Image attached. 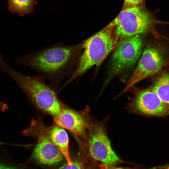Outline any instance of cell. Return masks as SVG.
<instances>
[{
	"mask_svg": "<svg viewBox=\"0 0 169 169\" xmlns=\"http://www.w3.org/2000/svg\"><path fill=\"white\" fill-rule=\"evenodd\" d=\"M82 46L57 43L20 57L15 61L35 70L38 75L48 80L49 85L55 90L64 78L71 76L75 71Z\"/></svg>",
	"mask_w": 169,
	"mask_h": 169,
	"instance_id": "6da1fadb",
	"label": "cell"
},
{
	"mask_svg": "<svg viewBox=\"0 0 169 169\" xmlns=\"http://www.w3.org/2000/svg\"><path fill=\"white\" fill-rule=\"evenodd\" d=\"M0 68L10 76L40 110L56 117L60 114L61 102L55 90L47 85L40 76H30L19 73L8 66L0 55Z\"/></svg>",
	"mask_w": 169,
	"mask_h": 169,
	"instance_id": "7a4b0ae2",
	"label": "cell"
},
{
	"mask_svg": "<svg viewBox=\"0 0 169 169\" xmlns=\"http://www.w3.org/2000/svg\"><path fill=\"white\" fill-rule=\"evenodd\" d=\"M121 42L116 38L109 24L84 41V51L78 66L63 87L73 81L94 66L100 65L108 55Z\"/></svg>",
	"mask_w": 169,
	"mask_h": 169,
	"instance_id": "3957f363",
	"label": "cell"
},
{
	"mask_svg": "<svg viewBox=\"0 0 169 169\" xmlns=\"http://www.w3.org/2000/svg\"><path fill=\"white\" fill-rule=\"evenodd\" d=\"M160 22L144 5L122 9L110 24L121 42L133 36L151 33L157 36L156 26Z\"/></svg>",
	"mask_w": 169,
	"mask_h": 169,
	"instance_id": "277c9868",
	"label": "cell"
},
{
	"mask_svg": "<svg viewBox=\"0 0 169 169\" xmlns=\"http://www.w3.org/2000/svg\"><path fill=\"white\" fill-rule=\"evenodd\" d=\"M106 120L101 121L91 120L84 141L78 139L80 150L92 160L99 161L104 167L115 166L121 162L120 158L113 150L108 137Z\"/></svg>",
	"mask_w": 169,
	"mask_h": 169,
	"instance_id": "5b68a950",
	"label": "cell"
},
{
	"mask_svg": "<svg viewBox=\"0 0 169 169\" xmlns=\"http://www.w3.org/2000/svg\"><path fill=\"white\" fill-rule=\"evenodd\" d=\"M137 35L121 42L113 54L106 84L113 78L133 66L140 58L143 46V38Z\"/></svg>",
	"mask_w": 169,
	"mask_h": 169,
	"instance_id": "8992f818",
	"label": "cell"
},
{
	"mask_svg": "<svg viewBox=\"0 0 169 169\" xmlns=\"http://www.w3.org/2000/svg\"><path fill=\"white\" fill-rule=\"evenodd\" d=\"M141 55L136 68L121 94L143 79L159 73L168 63L163 50L157 46H148Z\"/></svg>",
	"mask_w": 169,
	"mask_h": 169,
	"instance_id": "52a82bcc",
	"label": "cell"
},
{
	"mask_svg": "<svg viewBox=\"0 0 169 169\" xmlns=\"http://www.w3.org/2000/svg\"><path fill=\"white\" fill-rule=\"evenodd\" d=\"M127 105L129 111L148 117L169 115V104L162 100L150 88L136 89Z\"/></svg>",
	"mask_w": 169,
	"mask_h": 169,
	"instance_id": "ba28073f",
	"label": "cell"
},
{
	"mask_svg": "<svg viewBox=\"0 0 169 169\" xmlns=\"http://www.w3.org/2000/svg\"><path fill=\"white\" fill-rule=\"evenodd\" d=\"M22 133L24 136L35 138L42 136L48 139L60 150L67 163L72 164L69 152V138L65 129L55 123L51 126H46L41 119H33L29 126Z\"/></svg>",
	"mask_w": 169,
	"mask_h": 169,
	"instance_id": "9c48e42d",
	"label": "cell"
},
{
	"mask_svg": "<svg viewBox=\"0 0 169 169\" xmlns=\"http://www.w3.org/2000/svg\"><path fill=\"white\" fill-rule=\"evenodd\" d=\"M89 112L87 106L84 110H75L61 102L60 114L53 118V120L56 124L84 141L91 120Z\"/></svg>",
	"mask_w": 169,
	"mask_h": 169,
	"instance_id": "30bf717a",
	"label": "cell"
},
{
	"mask_svg": "<svg viewBox=\"0 0 169 169\" xmlns=\"http://www.w3.org/2000/svg\"><path fill=\"white\" fill-rule=\"evenodd\" d=\"M33 152L34 158L39 163L47 165L56 164L64 157L58 147L48 139L38 137Z\"/></svg>",
	"mask_w": 169,
	"mask_h": 169,
	"instance_id": "8fae6325",
	"label": "cell"
},
{
	"mask_svg": "<svg viewBox=\"0 0 169 169\" xmlns=\"http://www.w3.org/2000/svg\"><path fill=\"white\" fill-rule=\"evenodd\" d=\"M164 102L169 104V73H161L149 88Z\"/></svg>",
	"mask_w": 169,
	"mask_h": 169,
	"instance_id": "7c38bea8",
	"label": "cell"
},
{
	"mask_svg": "<svg viewBox=\"0 0 169 169\" xmlns=\"http://www.w3.org/2000/svg\"><path fill=\"white\" fill-rule=\"evenodd\" d=\"M38 2L35 0H8V8L10 12L21 16L31 13Z\"/></svg>",
	"mask_w": 169,
	"mask_h": 169,
	"instance_id": "4fadbf2b",
	"label": "cell"
},
{
	"mask_svg": "<svg viewBox=\"0 0 169 169\" xmlns=\"http://www.w3.org/2000/svg\"><path fill=\"white\" fill-rule=\"evenodd\" d=\"M58 169H85L84 162L80 160L73 161L72 164L67 163Z\"/></svg>",
	"mask_w": 169,
	"mask_h": 169,
	"instance_id": "5bb4252c",
	"label": "cell"
},
{
	"mask_svg": "<svg viewBox=\"0 0 169 169\" xmlns=\"http://www.w3.org/2000/svg\"><path fill=\"white\" fill-rule=\"evenodd\" d=\"M144 0H124L122 9L144 5Z\"/></svg>",
	"mask_w": 169,
	"mask_h": 169,
	"instance_id": "9a60e30c",
	"label": "cell"
},
{
	"mask_svg": "<svg viewBox=\"0 0 169 169\" xmlns=\"http://www.w3.org/2000/svg\"><path fill=\"white\" fill-rule=\"evenodd\" d=\"M101 169H149V168H143L140 166L134 167H117L115 166L109 167H104L102 166Z\"/></svg>",
	"mask_w": 169,
	"mask_h": 169,
	"instance_id": "2e32d148",
	"label": "cell"
},
{
	"mask_svg": "<svg viewBox=\"0 0 169 169\" xmlns=\"http://www.w3.org/2000/svg\"><path fill=\"white\" fill-rule=\"evenodd\" d=\"M149 169H169V163L150 167Z\"/></svg>",
	"mask_w": 169,
	"mask_h": 169,
	"instance_id": "e0dca14e",
	"label": "cell"
},
{
	"mask_svg": "<svg viewBox=\"0 0 169 169\" xmlns=\"http://www.w3.org/2000/svg\"><path fill=\"white\" fill-rule=\"evenodd\" d=\"M8 109V106L6 103L0 100V110L4 111Z\"/></svg>",
	"mask_w": 169,
	"mask_h": 169,
	"instance_id": "ac0fdd59",
	"label": "cell"
},
{
	"mask_svg": "<svg viewBox=\"0 0 169 169\" xmlns=\"http://www.w3.org/2000/svg\"><path fill=\"white\" fill-rule=\"evenodd\" d=\"M0 169H19L16 167L0 164Z\"/></svg>",
	"mask_w": 169,
	"mask_h": 169,
	"instance_id": "d6986e66",
	"label": "cell"
},
{
	"mask_svg": "<svg viewBox=\"0 0 169 169\" xmlns=\"http://www.w3.org/2000/svg\"><path fill=\"white\" fill-rule=\"evenodd\" d=\"M7 144L0 141V145H4V144Z\"/></svg>",
	"mask_w": 169,
	"mask_h": 169,
	"instance_id": "ffe728a7",
	"label": "cell"
}]
</instances>
